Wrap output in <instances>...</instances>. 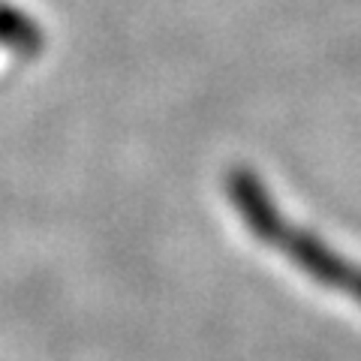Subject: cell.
<instances>
[{
    "instance_id": "1",
    "label": "cell",
    "mask_w": 361,
    "mask_h": 361,
    "mask_svg": "<svg viewBox=\"0 0 361 361\" xmlns=\"http://www.w3.org/2000/svg\"><path fill=\"white\" fill-rule=\"evenodd\" d=\"M226 190H229L232 205L238 208L247 229H250L262 244H277L280 235L286 232V223L280 217L274 199H271L268 190L262 187V180H259L250 169L238 166L229 172V178H226Z\"/></svg>"
},
{
    "instance_id": "2",
    "label": "cell",
    "mask_w": 361,
    "mask_h": 361,
    "mask_svg": "<svg viewBox=\"0 0 361 361\" xmlns=\"http://www.w3.org/2000/svg\"><path fill=\"white\" fill-rule=\"evenodd\" d=\"M274 247H280V250H283L304 274H310L316 283L341 289V292L346 289L349 277H353V271H355L343 256H337L329 244H322L316 235L301 232V229H289L286 226V232L280 235V241Z\"/></svg>"
},
{
    "instance_id": "3",
    "label": "cell",
    "mask_w": 361,
    "mask_h": 361,
    "mask_svg": "<svg viewBox=\"0 0 361 361\" xmlns=\"http://www.w3.org/2000/svg\"><path fill=\"white\" fill-rule=\"evenodd\" d=\"M0 39L27 58H37L42 51V30L13 6H0Z\"/></svg>"
},
{
    "instance_id": "4",
    "label": "cell",
    "mask_w": 361,
    "mask_h": 361,
    "mask_svg": "<svg viewBox=\"0 0 361 361\" xmlns=\"http://www.w3.org/2000/svg\"><path fill=\"white\" fill-rule=\"evenodd\" d=\"M343 292H349V295H353L355 301H361V271H358V268L353 271V277H349V283H346Z\"/></svg>"
}]
</instances>
